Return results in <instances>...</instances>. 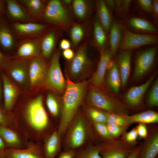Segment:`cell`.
<instances>
[{
    "instance_id": "6da1fadb",
    "label": "cell",
    "mask_w": 158,
    "mask_h": 158,
    "mask_svg": "<svg viewBox=\"0 0 158 158\" xmlns=\"http://www.w3.org/2000/svg\"><path fill=\"white\" fill-rule=\"evenodd\" d=\"M21 116L14 120L16 127L27 139L37 141L49 126V119L42 95L27 104Z\"/></svg>"
},
{
    "instance_id": "7a4b0ae2",
    "label": "cell",
    "mask_w": 158,
    "mask_h": 158,
    "mask_svg": "<svg viewBox=\"0 0 158 158\" xmlns=\"http://www.w3.org/2000/svg\"><path fill=\"white\" fill-rule=\"evenodd\" d=\"M66 85L63 94L61 116L58 130L60 135L66 131L74 118L87 92L89 81L75 83L66 73Z\"/></svg>"
},
{
    "instance_id": "3957f363",
    "label": "cell",
    "mask_w": 158,
    "mask_h": 158,
    "mask_svg": "<svg viewBox=\"0 0 158 158\" xmlns=\"http://www.w3.org/2000/svg\"><path fill=\"white\" fill-rule=\"evenodd\" d=\"M87 93V101L91 106L108 113L128 115V111L124 104L104 88L90 85Z\"/></svg>"
},
{
    "instance_id": "277c9868",
    "label": "cell",
    "mask_w": 158,
    "mask_h": 158,
    "mask_svg": "<svg viewBox=\"0 0 158 158\" xmlns=\"http://www.w3.org/2000/svg\"><path fill=\"white\" fill-rule=\"evenodd\" d=\"M68 65L69 78L75 83L84 80L91 71L92 64L87 54L86 44L80 46L75 53Z\"/></svg>"
},
{
    "instance_id": "5b68a950",
    "label": "cell",
    "mask_w": 158,
    "mask_h": 158,
    "mask_svg": "<svg viewBox=\"0 0 158 158\" xmlns=\"http://www.w3.org/2000/svg\"><path fill=\"white\" fill-rule=\"evenodd\" d=\"M43 20L63 29H67L73 23L69 12L59 0H51L46 4L41 15Z\"/></svg>"
},
{
    "instance_id": "8992f818",
    "label": "cell",
    "mask_w": 158,
    "mask_h": 158,
    "mask_svg": "<svg viewBox=\"0 0 158 158\" xmlns=\"http://www.w3.org/2000/svg\"><path fill=\"white\" fill-rule=\"evenodd\" d=\"M60 55L59 50L53 55L48 67L47 79L44 86L48 89L63 94L66 88V81L60 66Z\"/></svg>"
},
{
    "instance_id": "52a82bcc",
    "label": "cell",
    "mask_w": 158,
    "mask_h": 158,
    "mask_svg": "<svg viewBox=\"0 0 158 158\" xmlns=\"http://www.w3.org/2000/svg\"><path fill=\"white\" fill-rule=\"evenodd\" d=\"M48 67L45 60L40 57L32 59L29 65V86L34 88L44 86L47 78Z\"/></svg>"
},
{
    "instance_id": "ba28073f",
    "label": "cell",
    "mask_w": 158,
    "mask_h": 158,
    "mask_svg": "<svg viewBox=\"0 0 158 158\" xmlns=\"http://www.w3.org/2000/svg\"><path fill=\"white\" fill-rule=\"evenodd\" d=\"M157 48L153 47L138 54L135 62L132 81H136L145 75L152 68L155 60Z\"/></svg>"
},
{
    "instance_id": "9c48e42d",
    "label": "cell",
    "mask_w": 158,
    "mask_h": 158,
    "mask_svg": "<svg viewBox=\"0 0 158 158\" xmlns=\"http://www.w3.org/2000/svg\"><path fill=\"white\" fill-rule=\"evenodd\" d=\"M123 30L124 34L119 47L121 50H132L144 45L155 44L157 42L156 35L136 34L126 28Z\"/></svg>"
},
{
    "instance_id": "30bf717a",
    "label": "cell",
    "mask_w": 158,
    "mask_h": 158,
    "mask_svg": "<svg viewBox=\"0 0 158 158\" xmlns=\"http://www.w3.org/2000/svg\"><path fill=\"white\" fill-rule=\"evenodd\" d=\"M87 132L85 119L81 116H78L74 120L68 134L67 144L70 149L81 146L86 140Z\"/></svg>"
},
{
    "instance_id": "8fae6325",
    "label": "cell",
    "mask_w": 158,
    "mask_h": 158,
    "mask_svg": "<svg viewBox=\"0 0 158 158\" xmlns=\"http://www.w3.org/2000/svg\"><path fill=\"white\" fill-rule=\"evenodd\" d=\"M112 56L110 50L105 49L101 50L97 70L89 81L90 85L96 87L104 88L106 74L112 62Z\"/></svg>"
},
{
    "instance_id": "7c38bea8",
    "label": "cell",
    "mask_w": 158,
    "mask_h": 158,
    "mask_svg": "<svg viewBox=\"0 0 158 158\" xmlns=\"http://www.w3.org/2000/svg\"><path fill=\"white\" fill-rule=\"evenodd\" d=\"M0 136L8 148H23L28 144L27 138L16 127L0 125Z\"/></svg>"
},
{
    "instance_id": "4fadbf2b",
    "label": "cell",
    "mask_w": 158,
    "mask_h": 158,
    "mask_svg": "<svg viewBox=\"0 0 158 158\" xmlns=\"http://www.w3.org/2000/svg\"><path fill=\"white\" fill-rule=\"evenodd\" d=\"M29 61L27 59L9 61L5 66L8 67V73L12 78L20 85L29 86L28 69Z\"/></svg>"
},
{
    "instance_id": "5bb4252c",
    "label": "cell",
    "mask_w": 158,
    "mask_h": 158,
    "mask_svg": "<svg viewBox=\"0 0 158 158\" xmlns=\"http://www.w3.org/2000/svg\"><path fill=\"white\" fill-rule=\"evenodd\" d=\"M156 75V73H154L145 83L130 87L124 95V99L127 103L132 107L140 105L142 101L145 93L154 80Z\"/></svg>"
},
{
    "instance_id": "9a60e30c",
    "label": "cell",
    "mask_w": 158,
    "mask_h": 158,
    "mask_svg": "<svg viewBox=\"0 0 158 158\" xmlns=\"http://www.w3.org/2000/svg\"><path fill=\"white\" fill-rule=\"evenodd\" d=\"M7 158H44L42 148L36 142L23 148H8L4 155Z\"/></svg>"
},
{
    "instance_id": "2e32d148",
    "label": "cell",
    "mask_w": 158,
    "mask_h": 158,
    "mask_svg": "<svg viewBox=\"0 0 158 158\" xmlns=\"http://www.w3.org/2000/svg\"><path fill=\"white\" fill-rule=\"evenodd\" d=\"M2 78L3 85L4 108L7 111L11 110L15 104L19 91L15 84L5 75Z\"/></svg>"
},
{
    "instance_id": "e0dca14e",
    "label": "cell",
    "mask_w": 158,
    "mask_h": 158,
    "mask_svg": "<svg viewBox=\"0 0 158 158\" xmlns=\"http://www.w3.org/2000/svg\"><path fill=\"white\" fill-rule=\"evenodd\" d=\"M131 50H121L118 54V67L120 76L121 86L125 87L128 81L130 70Z\"/></svg>"
},
{
    "instance_id": "ac0fdd59",
    "label": "cell",
    "mask_w": 158,
    "mask_h": 158,
    "mask_svg": "<svg viewBox=\"0 0 158 158\" xmlns=\"http://www.w3.org/2000/svg\"><path fill=\"white\" fill-rule=\"evenodd\" d=\"M60 136L56 130L47 137L42 148L44 158H56L60 150Z\"/></svg>"
},
{
    "instance_id": "d6986e66",
    "label": "cell",
    "mask_w": 158,
    "mask_h": 158,
    "mask_svg": "<svg viewBox=\"0 0 158 158\" xmlns=\"http://www.w3.org/2000/svg\"><path fill=\"white\" fill-rule=\"evenodd\" d=\"M40 40H31L22 43L18 48L17 56L24 59L40 57Z\"/></svg>"
},
{
    "instance_id": "ffe728a7",
    "label": "cell",
    "mask_w": 158,
    "mask_h": 158,
    "mask_svg": "<svg viewBox=\"0 0 158 158\" xmlns=\"http://www.w3.org/2000/svg\"><path fill=\"white\" fill-rule=\"evenodd\" d=\"M105 82L110 90L114 93H119L121 81L117 62H111L106 73Z\"/></svg>"
},
{
    "instance_id": "44dd1931",
    "label": "cell",
    "mask_w": 158,
    "mask_h": 158,
    "mask_svg": "<svg viewBox=\"0 0 158 158\" xmlns=\"http://www.w3.org/2000/svg\"><path fill=\"white\" fill-rule=\"evenodd\" d=\"M14 39L3 15L0 16V48L3 50L11 49L14 44Z\"/></svg>"
},
{
    "instance_id": "7402d4cb",
    "label": "cell",
    "mask_w": 158,
    "mask_h": 158,
    "mask_svg": "<svg viewBox=\"0 0 158 158\" xmlns=\"http://www.w3.org/2000/svg\"><path fill=\"white\" fill-rule=\"evenodd\" d=\"M5 2V11L12 19L23 21L28 20L29 16L27 11L16 1L7 0Z\"/></svg>"
},
{
    "instance_id": "603a6c76",
    "label": "cell",
    "mask_w": 158,
    "mask_h": 158,
    "mask_svg": "<svg viewBox=\"0 0 158 158\" xmlns=\"http://www.w3.org/2000/svg\"><path fill=\"white\" fill-rule=\"evenodd\" d=\"M47 25L34 23L16 22L13 25L15 30L19 34L24 35L37 34L43 31Z\"/></svg>"
},
{
    "instance_id": "cb8c5ba5",
    "label": "cell",
    "mask_w": 158,
    "mask_h": 158,
    "mask_svg": "<svg viewBox=\"0 0 158 158\" xmlns=\"http://www.w3.org/2000/svg\"><path fill=\"white\" fill-rule=\"evenodd\" d=\"M158 153V134H154L141 148L138 158H155Z\"/></svg>"
},
{
    "instance_id": "d4e9b609",
    "label": "cell",
    "mask_w": 158,
    "mask_h": 158,
    "mask_svg": "<svg viewBox=\"0 0 158 158\" xmlns=\"http://www.w3.org/2000/svg\"><path fill=\"white\" fill-rule=\"evenodd\" d=\"M56 40L55 32H49L40 41L41 54L44 60H48L51 55L54 48Z\"/></svg>"
},
{
    "instance_id": "484cf974",
    "label": "cell",
    "mask_w": 158,
    "mask_h": 158,
    "mask_svg": "<svg viewBox=\"0 0 158 158\" xmlns=\"http://www.w3.org/2000/svg\"><path fill=\"white\" fill-rule=\"evenodd\" d=\"M97 5L98 20L105 30L108 31L111 26V19L105 1H98Z\"/></svg>"
},
{
    "instance_id": "4316f807",
    "label": "cell",
    "mask_w": 158,
    "mask_h": 158,
    "mask_svg": "<svg viewBox=\"0 0 158 158\" xmlns=\"http://www.w3.org/2000/svg\"><path fill=\"white\" fill-rule=\"evenodd\" d=\"M130 124L134 123H151L158 122V113L148 110L130 116H127Z\"/></svg>"
},
{
    "instance_id": "83f0119b",
    "label": "cell",
    "mask_w": 158,
    "mask_h": 158,
    "mask_svg": "<svg viewBox=\"0 0 158 158\" xmlns=\"http://www.w3.org/2000/svg\"><path fill=\"white\" fill-rule=\"evenodd\" d=\"M122 38L121 27L117 23L114 22L111 27L110 35V51L112 56L115 54Z\"/></svg>"
},
{
    "instance_id": "f1b7e54d",
    "label": "cell",
    "mask_w": 158,
    "mask_h": 158,
    "mask_svg": "<svg viewBox=\"0 0 158 158\" xmlns=\"http://www.w3.org/2000/svg\"><path fill=\"white\" fill-rule=\"evenodd\" d=\"M74 13L80 20H84L88 15L90 6L87 1L84 0H74L71 3Z\"/></svg>"
},
{
    "instance_id": "f546056e",
    "label": "cell",
    "mask_w": 158,
    "mask_h": 158,
    "mask_svg": "<svg viewBox=\"0 0 158 158\" xmlns=\"http://www.w3.org/2000/svg\"><path fill=\"white\" fill-rule=\"evenodd\" d=\"M68 28L72 45L74 47H76L82 42L84 37L85 29L81 25L73 23Z\"/></svg>"
},
{
    "instance_id": "4dcf8cb0",
    "label": "cell",
    "mask_w": 158,
    "mask_h": 158,
    "mask_svg": "<svg viewBox=\"0 0 158 158\" xmlns=\"http://www.w3.org/2000/svg\"><path fill=\"white\" fill-rule=\"evenodd\" d=\"M20 2L30 14L35 17L41 16L46 5L44 1L41 0H25Z\"/></svg>"
},
{
    "instance_id": "1f68e13d",
    "label": "cell",
    "mask_w": 158,
    "mask_h": 158,
    "mask_svg": "<svg viewBox=\"0 0 158 158\" xmlns=\"http://www.w3.org/2000/svg\"><path fill=\"white\" fill-rule=\"evenodd\" d=\"M132 150L118 147H112L101 150L102 158H126Z\"/></svg>"
},
{
    "instance_id": "d6a6232c",
    "label": "cell",
    "mask_w": 158,
    "mask_h": 158,
    "mask_svg": "<svg viewBox=\"0 0 158 158\" xmlns=\"http://www.w3.org/2000/svg\"><path fill=\"white\" fill-rule=\"evenodd\" d=\"M86 111L94 123L106 124L108 112L91 106L87 109Z\"/></svg>"
},
{
    "instance_id": "836d02e7",
    "label": "cell",
    "mask_w": 158,
    "mask_h": 158,
    "mask_svg": "<svg viewBox=\"0 0 158 158\" xmlns=\"http://www.w3.org/2000/svg\"><path fill=\"white\" fill-rule=\"evenodd\" d=\"M129 23L131 26L139 30L151 32L157 31L156 28L154 25L143 19L133 18L130 20Z\"/></svg>"
},
{
    "instance_id": "e575fe53",
    "label": "cell",
    "mask_w": 158,
    "mask_h": 158,
    "mask_svg": "<svg viewBox=\"0 0 158 158\" xmlns=\"http://www.w3.org/2000/svg\"><path fill=\"white\" fill-rule=\"evenodd\" d=\"M105 30L98 20H95L94 25V37L96 44L100 47H103L106 41Z\"/></svg>"
},
{
    "instance_id": "d590c367",
    "label": "cell",
    "mask_w": 158,
    "mask_h": 158,
    "mask_svg": "<svg viewBox=\"0 0 158 158\" xmlns=\"http://www.w3.org/2000/svg\"><path fill=\"white\" fill-rule=\"evenodd\" d=\"M127 116L108 113L106 124L126 128L130 124Z\"/></svg>"
},
{
    "instance_id": "8d00e7d4",
    "label": "cell",
    "mask_w": 158,
    "mask_h": 158,
    "mask_svg": "<svg viewBox=\"0 0 158 158\" xmlns=\"http://www.w3.org/2000/svg\"><path fill=\"white\" fill-rule=\"evenodd\" d=\"M46 103L51 114L54 117H58L60 113V106L56 96L52 93H49L46 97Z\"/></svg>"
},
{
    "instance_id": "74e56055",
    "label": "cell",
    "mask_w": 158,
    "mask_h": 158,
    "mask_svg": "<svg viewBox=\"0 0 158 158\" xmlns=\"http://www.w3.org/2000/svg\"><path fill=\"white\" fill-rule=\"evenodd\" d=\"M101 148L98 147H89L78 153L74 158H102L100 155Z\"/></svg>"
},
{
    "instance_id": "f35d334b",
    "label": "cell",
    "mask_w": 158,
    "mask_h": 158,
    "mask_svg": "<svg viewBox=\"0 0 158 158\" xmlns=\"http://www.w3.org/2000/svg\"><path fill=\"white\" fill-rule=\"evenodd\" d=\"M148 102L152 107L158 106V79L157 78L153 83L149 91Z\"/></svg>"
},
{
    "instance_id": "ab89813d",
    "label": "cell",
    "mask_w": 158,
    "mask_h": 158,
    "mask_svg": "<svg viewBox=\"0 0 158 158\" xmlns=\"http://www.w3.org/2000/svg\"><path fill=\"white\" fill-rule=\"evenodd\" d=\"M94 127L97 133L103 138L109 140L113 138L109 134L106 124L95 123Z\"/></svg>"
},
{
    "instance_id": "60d3db41",
    "label": "cell",
    "mask_w": 158,
    "mask_h": 158,
    "mask_svg": "<svg viewBox=\"0 0 158 158\" xmlns=\"http://www.w3.org/2000/svg\"><path fill=\"white\" fill-rule=\"evenodd\" d=\"M106 125L109 134L112 138L117 137L121 134L125 128L117 126Z\"/></svg>"
},
{
    "instance_id": "b9f144b4",
    "label": "cell",
    "mask_w": 158,
    "mask_h": 158,
    "mask_svg": "<svg viewBox=\"0 0 158 158\" xmlns=\"http://www.w3.org/2000/svg\"><path fill=\"white\" fill-rule=\"evenodd\" d=\"M0 125L16 127L14 118L9 119L0 108Z\"/></svg>"
},
{
    "instance_id": "7bdbcfd3",
    "label": "cell",
    "mask_w": 158,
    "mask_h": 158,
    "mask_svg": "<svg viewBox=\"0 0 158 158\" xmlns=\"http://www.w3.org/2000/svg\"><path fill=\"white\" fill-rule=\"evenodd\" d=\"M138 136L136 128H133L126 134L125 136V139L127 142L132 143L136 141Z\"/></svg>"
},
{
    "instance_id": "ee69618b",
    "label": "cell",
    "mask_w": 158,
    "mask_h": 158,
    "mask_svg": "<svg viewBox=\"0 0 158 158\" xmlns=\"http://www.w3.org/2000/svg\"><path fill=\"white\" fill-rule=\"evenodd\" d=\"M135 128L138 135L140 138H143L147 137L148 131L147 127L145 124L139 123Z\"/></svg>"
},
{
    "instance_id": "f6af8a7d",
    "label": "cell",
    "mask_w": 158,
    "mask_h": 158,
    "mask_svg": "<svg viewBox=\"0 0 158 158\" xmlns=\"http://www.w3.org/2000/svg\"><path fill=\"white\" fill-rule=\"evenodd\" d=\"M138 1L142 8L145 11L152 12V2L150 0H139Z\"/></svg>"
},
{
    "instance_id": "bcb514c9",
    "label": "cell",
    "mask_w": 158,
    "mask_h": 158,
    "mask_svg": "<svg viewBox=\"0 0 158 158\" xmlns=\"http://www.w3.org/2000/svg\"><path fill=\"white\" fill-rule=\"evenodd\" d=\"M75 154L73 150L69 149L61 152L56 158H74Z\"/></svg>"
},
{
    "instance_id": "7dc6e473",
    "label": "cell",
    "mask_w": 158,
    "mask_h": 158,
    "mask_svg": "<svg viewBox=\"0 0 158 158\" xmlns=\"http://www.w3.org/2000/svg\"><path fill=\"white\" fill-rule=\"evenodd\" d=\"M75 54V53L73 51L70 49L64 50L63 52V55L64 57L69 61H71L73 59Z\"/></svg>"
},
{
    "instance_id": "c3c4849f",
    "label": "cell",
    "mask_w": 158,
    "mask_h": 158,
    "mask_svg": "<svg viewBox=\"0 0 158 158\" xmlns=\"http://www.w3.org/2000/svg\"><path fill=\"white\" fill-rule=\"evenodd\" d=\"M59 46L61 49L64 50L70 49L71 43L69 40L64 39H62L60 41Z\"/></svg>"
},
{
    "instance_id": "681fc988",
    "label": "cell",
    "mask_w": 158,
    "mask_h": 158,
    "mask_svg": "<svg viewBox=\"0 0 158 158\" xmlns=\"http://www.w3.org/2000/svg\"><path fill=\"white\" fill-rule=\"evenodd\" d=\"M141 146H139L131 151L126 158H138L140 151Z\"/></svg>"
},
{
    "instance_id": "f907efd6",
    "label": "cell",
    "mask_w": 158,
    "mask_h": 158,
    "mask_svg": "<svg viewBox=\"0 0 158 158\" xmlns=\"http://www.w3.org/2000/svg\"><path fill=\"white\" fill-rule=\"evenodd\" d=\"M152 12L153 13L154 18L157 21L158 16V1L154 0L152 2Z\"/></svg>"
},
{
    "instance_id": "816d5d0a",
    "label": "cell",
    "mask_w": 158,
    "mask_h": 158,
    "mask_svg": "<svg viewBox=\"0 0 158 158\" xmlns=\"http://www.w3.org/2000/svg\"><path fill=\"white\" fill-rule=\"evenodd\" d=\"M7 147L4 141L0 136V154L1 155H4L6 152L7 149H6Z\"/></svg>"
},
{
    "instance_id": "f5cc1de1",
    "label": "cell",
    "mask_w": 158,
    "mask_h": 158,
    "mask_svg": "<svg viewBox=\"0 0 158 158\" xmlns=\"http://www.w3.org/2000/svg\"><path fill=\"white\" fill-rule=\"evenodd\" d=\"M9 61L8 58L2 53L0 50V66H5Z\"/></svg>"
},
{
    "instance_id": "db71d44e",
    "label": "cell",
    "mask_w": 158,
    "mask_h": 158,
    "mask_svg": "<svg viewBox=\"0 0 158 158\" xmlns=\"http://www.w3.org/2000/svg\"><path fill=\"white\" fill-rule=\"evenodd\" d=\"M130 0H124L122 1L121 3V10L124 12H126L129 8V6Z\"/></svg>"
},
{
    "instance_id": "11a10c76",
    "label": "cell",
    "mask_w": 158,
    "mask_h": 158,
    "mask_svg": "<svg viewBox=\"0 0 158 158\" xmlns=\"http://www.w3.org/2000/svg\"><path fill=\"white\" fill-rule=\"evenodd\" d=\"M5 12V2L0 0V16L3 15Z\"/></svg>"
},
{
    "instance_id": "9f6ffc18",
    "label": "cell",
    "mask_w": 158,
    "mask_h": 158,
    "mask_svg": "<svg viewBox=\"0 0 158 158\" xmlns=\"http://www.w3.org/2000/svg\"><path fill=\"white\" fill-rule=\"evenodd\" d=\"M107 6L110 8H113L115 6V1L114 0H106L105 1Z\"/></svg>"
},
{
    "instance_id": "6f0895ef",
    "label": "cell",
    "mask_w": 158,
    "mask_h": 158,
    "mask_svg": "<svg viewBox=\"0 0 158 158\" xmlns=\"http://www.w3.org/2000/svg\"><path fill=\"white\" fill-rule=\"evenodd\" d=\"M63 4L65 6V5L68 6L70 5L71 4L72 0H64L61 1Z\"/></svg>"
},
{
    "instance_id": "680465c9",
    "label": "cell",
    "mask_w": 158,
    "mask_h": 158,
    "mask_svg": "<svg viewBox=\"0 0 158 158\" xmlns=\"http://www.w3.org/2000/svg\"><path fill=\"white\" fill-rule=\"evenodd\" d=\"M1 87L0 85V101L1 100Z\"/></svg>"
},
{
    "instance_id": "91938a15",
    "label": "cell",
    "mask_w": 158,
    "mask_h": 158,
    "mask_svg": "<svg viewBox=\"0 0 158 158\" xmlns=\"http://www.w3.org/2000/svg\"><path fill=\"white\" fill-rule=\"evenodd\" d=\"M2 156L3 157L1 156V157H0V158H7L4 156L2 155Z\"/></svg>"
},
{
    "instance_id": "94428289",
    "label": "cell",
    "mask_w": 158,
    "mask_h": 158,
    "mask_svg": "<svg viewBox=\"0 0 158 158\" xmlns=\"http://www.w3.org/2000/svg\"><path fill=\"white\" fill-rule=\"evenodd\" d=\"M155 158H158V156H157Z\"/></svg>"
}]
</instances>
